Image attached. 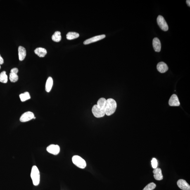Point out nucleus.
<instances>
[{"mask_svg": "<svg viewBox=\"0 0 190 190\" xmlns=\"http://www.w3.org/2000/svg\"><path fill=\"white\" fill-rule=\"evenodd\" d=\"M106 100L102 98L98 100L97 104L93 106L92 112L94 116L97 118H101L105 115V107Z\"/></svg>", "mask_w": 190, "mask_h": 190, "instance_id": "f257e3e1", "label": "nucleus"}, {"mask_svg": "<svg viewBox=\"0 0 190 190\" xmlns=\"http://www.w3.org/2000/svg\"><path fill=\"white\" fill-rule=\"evenodd\" d=\"M117 107L116 102L115 100L110 98L106 100L105 105V115L108 116L113 115L116 110Z\"/></svg>", "mask_w": 190, "mask_h": 190, "instance_id": "f03ea898", "label": "nucleus"}, {"mask_svg": "<svg viewBox=\"0 0 190 190\" xmlns=\"http://www.w3.org/2000/svg\"><path fill=\"white\" fill-rule=\"evenodd\" d=\"M31 177L34 186H37L40 182V173L36 165L32 167L31 171Z\"/></svg>", "mask_w": 190, "mask_h": 190, "instance_id": "7ed1b4c3", "label": "nucleus"}, {"mask_svg": "<svg viewBox=\"0 0 190 190\" xmlns=\"http://www.w3.org/2000/svg\"><path fill=\"white\" fill-rule=\"evenodd\" d=\"M72 162L73 163L81 169H84L86 166V163L85 160L80 156L75 155L72 158Z\"/></svg>", "mask_w": 190, "mask_h": 190, "instance_id": "20e7f679", "label": "nucleus"}, {"mask_svg": "<svg viewBox=\"0 0 190 190\" xmlns=\"http://www.w3.org/2000/svg\"><path fill=\"white\" fill-rule=\"evenodd\" d=\"M157 23L160 28L164 31L168 30V26L164 17L161 15H159L157 19Z\"/></svg>", "mask_w": 190, "mask_h": 190, "instance_id": "39448f33", "label": "nucleus"}, {"mask_svg": "<svg viewBox=\"0 0 190 190\" xmlns=\"http://www.w3.org/2000/svg\"><path fill=\"white\" fill-rule=\"evenodd\" d=\"M34 116L33 113L30 111L25 112L21 115L20 118V121L22 122L29 121L34 119Z\"/></svg>", "mask_w": 190, "mask_h": 190, "instance_id": "423d86ee", "label": "nucleus"}, {"mask_svg": "<svg viewBox=\"0 0 190 190\" xmlns=\"http://www.w3.org/2000/svg\"><path fill=\"white\" fill-rule=\"evenodd\" d=\"M46 150L52 154L57 155L60 153V148L58 145L51 144L48 147Z\"/></svg>", "mask_w": 190, "mask_h": 190, "instance_id": "0eeeda50", "label": "nucleus"}, {"mask_svg": "<svg viewBox=\"0 0 190 190\" xmlns=\"http://www.w3.org/2000/svg\"><path fill=\"white\" fill-rule=\"evenodd\" d=\"M18 72V69L14 68L12 69L10 74L9 79L12 82H15L18 80V76L17 73Z\"/></svg>", "mask_w": 190, "mask_h": 190, "instance_id": "6e6552de", "label": "nucleus"}, {"mask_svg": "<svg viewBox=\"0 0 190 190\" xmlns=\"http://www.w3.org/2000/svg\"><path fill=\"white\" fill-rule=\"evenodd\" d=\"M105 37H106V36H105V34H101V35L94 36V37L90 38V39L84 41V44L86 45L97 42L98 41L104 39Z\"/></svg>", "mask_w": 190, "mask_h": 190, "instance_id": "1a4fd4ad", "label": "nucleus"}, {"mask_svg": "<svg viewBox=\"0 0 190 190\" xmlns=\"http://www.w3.org/2000/svg\"><path fill=\"white\" fill-rule=\"evenodd\" d=\"M180 103L177 95H172L169 101V104L171 106H179L180 105Z\"/></svg>", "mask_w": 190, "mask_h": 190, "instance_id": "9d476101", "label": "nucleus"}, {"mask_svg": "<svg viewBox=\"0 0 190 190\" xmlns=\"http://www.w3.org/2000/svg\"><path fill=\"white\" fill-rule=\"evenodd\" d=\"M178 186L183 190H190V186L186 181L183 179H179L177 182Z\"/></svg>", "mask_w": 190, "mask_h": 190, "instance_id": "9b49d317", "label": "nucleus"}, {"mask_svg": "<svg viewBox=\"0 0 190 190\" xmlns=\"http://www.w3.org/2000/svg\"><path fill=\"white\" fill-rule=\"evenodd\" d=\"M153 49L155 51L159 52L161 51V43H160V39L158 38L155 37L153 39Z\"/></svg>", "mask_w": 190, "mask_h": 190, "instance_id": "f8f14e48", "label": "nucleus"}, {"mask_svg": "<svg viewBox=\"0 0 190 190\" xmlns=\"http://www.w3.org/2000/svg\"><path fill=\"white\" fill-rule=\"evenodd\" d=\"M157 68L158 70L161 73H165L168 70L167 65L163 62H160L157 65Z\"/></svg>", "mask_w": 190, "mask_h": 190, "instance_id": "ddd939ff", "label": "nucleus"}, {"mask_svg": "<svg viewBox=\"0 0 190 190\" xmlns=\"http://www.w3.org/2000/svg\"><path fill=\"white\" fill-rule=\"evenodd\" d=\"M18 56L19 60L22 61L25 59L26 56V51L25 48L20 46L18 48Z\"/></svg>", "mask_w": 190, "mask_h": 190, "instance_id": "4468645a", "label": "nucleus"}, {"mask_svg": "<svg viewBox=\"0 0 190 190\" xmlns=\"http://www.w3.org/2000/svg\"><path fill=\"white\" fill-rule=\"evenodd\" d=\"M154 178L157 180H161L163 179L161 169L160 168L155 169L153 172Z\"/></svg>", "mask_w": 190, "mask_h": 190, "instance_id": "2eb2a0df", "label": "nucleus"}, {"mask_svg": "<svg viewBox=\"0 0 190 190\" xmlns=\"http://www.w3.org/2000/svg\"><path fill=\"white\" fill-rule=\"evenodd\" d=\"M35 54L40 58H43L47 53V51L45 48L39 47L36 48L34 51Z\"/></svg>", "mask_w": 190, "mask_h": 190, "instance_id": "dca6fc26", "label": "nucleus"}, {"mask_svg": "<svg viewBox=\"0 0 190 190\" xmlns=\"http://www.w3.org/2000/svg\"><path fill=\"white\" fill-rule=\"evenodd\" d=\"M53 81L52 78L49 77L46 80V92H49L52 87Z\"/></svg>", "mask_w": 190, "mask_h": 190, "instance_id": "f3484780", "label": "nucleus"}, {"mask_svg": "<svg viewBox=\"0 0 190 190\" xmlns=\"http://www.w3.org/2000/svg\"><path fill=\"white\" fill-rule=\"evenodd\" d=\"M52 39L54 42H59L61 39V32L59 31H57L52 36Z\"/></svg>", "mask_w": 190, "mask_h": 190, "instance_id": "a211bd4d", "label": "nucleus"}, {"mask_svg": "<svg viewBox=\"0 0 190 190\" xmlns=\"http://www.w3.org/2000/svg\"><path fill=\"white\" fill-rule=\"evenodd\" d=\"M79 34L76 32H69L67 34V39L68 40H72L79 37Z\"/></svg>", "mask_w": 190, "mask_h": 190, "instance_id": "6ab92c4d", "label": "nucleus"}, {"mask_svg": "<svg viewBox=\"0 0 190 190\" xmlns=\"http://www.w3.org/2000/svg\"><path fill=\"white\" fill-rule=\"evenodd\" d=\"M20 97L21 101L24 102L30 99V94L28 92H25L22 93L20 95Z\"/></svg>", "mask_w": 190, "mask_h": 190, "instance_id": "aec40b11", "label": "nucleus"}, {"mask_svg": "<svg viewBox=\"0 0 190 190\" xmlns=\"http://www.w3.org/2000/svg\"><path fill=\"white\" fill-rule=\"evenodd\" d=\"M8 81V77L6 71H3L0 74V82L6 83Z\"/></svg>", "mask_w": 190, "mask_h": 190, "instance_id": "412c9836", "label": "nucleus"}, {"mask_svg": "<svg viewBox=\"0 0 190 190\" xmlns=\"http://www.w3.org/2000/svg\"><path fill=\"white\" fill-rule=\"evenodd\" d=\"M156 187V184L154 183L151 182L148 184L143 190H153Z\"/></svg>", "mask_w": 190, "mask_h": 190, "instance_id": "4be33fe9", "label": "nucleus"}, {"mask_svg": "<svg viewBox=\"0 0 190 190\" xmlns=\"http://www.w3.org/2000/svg\"><path fill=\"white\" fill-rule=\"evenodd\" d=\"M151 165L153 169L157 168L158 165V162L156 159L153 158L151 160Z\"/></svg>", "mask_w": 190, "mask_h": 190, "instance_id": "5701e85b", "label": "nucleus"}, {"mask_svg": "<svg viewBox=\"0 0 190 190\" xmlns=\"http://www.w3.org/2000/svg\"><path fill=\"white\" fill-rule=\"evenodd\" d=\"M4 62V59H3L2 57L1 56V54H0V65L3 64Z\"/></svg>", "mask_w": 190, "mask_h": 190, "instance_id": "b1692460", "label": "nucleus"}, {"mask_svg": "<svg viewBox=\"0 0 190 190\" xmlns=\"http://www.w3.org/2000/svg\"><path fill=\"white\" fill-rule=\"evenodd\" d=\"M186 4L188 5V6H190V1L189 0H187L186 1Z\"/></svg>", "mask_w": 190, "mask_h": 190, "instance_id": "393cba45", "label": "nucleus"}, {"mask_svg": "<svg viewBox=\"0 0 190 190\" xmlns=\"http://www.w3.org/2000/svg\"><path fill=\"white\" fill-rule=\"evenodd\" d=\"M1 68V65H0V69Z\"/></svg>", "mask_w": 190, "mask_h": 190, "instance_id": "a878e982", "label": "nucleus"}]
</instances>
